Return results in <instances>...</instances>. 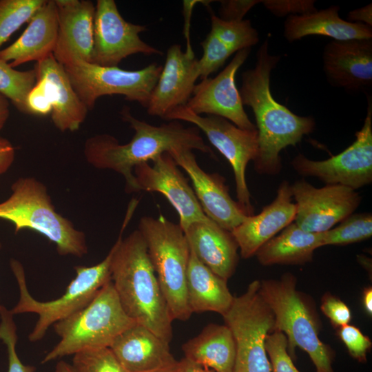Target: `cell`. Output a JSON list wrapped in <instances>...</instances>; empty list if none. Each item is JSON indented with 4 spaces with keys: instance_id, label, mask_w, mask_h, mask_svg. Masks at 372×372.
<instances>
[{
    "instance_id": "obj_7",
    "label": "cell",
    "mask_w": 372,
    "mask_h": 372,
    "mask_svg": "<svg viewBox=\"0 0 372 372\" xmlns=\"http://www.w3.org/2000/svg\"><path fill=\"white\" fill-rule=\"evenodd\" d=\"M138 231L172 320H187L192 313L187 293V271L190 248L181 227L161 215L141 217Z\"/></svg>"
},
{
    "instance_id": "obj_18",
    "label": "cell",
    "mask_w": 372,
    "mask_h": 372,
    "mask_svg": "<svg viewBox=\"0 0 372 372\" xmlns=\"http://www.w3.org/2000/svg\"><path fill=\"white\" fill-rule=\"evenodd\" d=\"M198 77V59L192 49L183 52L180 45H171L145 107L147 113L165 119L173 110L185 105Z\"/></svg>"
},
{
    "instance_id": "obj_42",
    "label": "cell",
    "mask_w": 372,
    "mask_h": 372,
    "mask_svg": "<svg viewBox=\"0 0 372 372\" xmlns=\"http://www.w3.org/2000/svg\"><path fill=\"white\" fill-rule=\"evenodd\" d=\"M15 157V149L12 143L0 136V174L5 173L12 165Z\"/></svg>"
},
{
    "instance_id": "obj_19",
    "label": "cell",
    "mask_w": 372,
    "mask_h": 372,
    "mask_svg": "<svg viewBox=\"0 0 372 372\" xmlns=\"http://www.w3.org/2000/svg\"><path fill=\"white\" fill-rule=\"evenodd\" d=\"M58 34L53 52L62 65L79 59L91 63L95 6L89 0H54Z\"/></svg>"
},
{
    "instance_id": "obj_34",
    "label": "cell",
    "mask_w": 372,
    "mask_h": 372,
    "mask_svg": "<svg viewBox=\"0 0 372 372\" xmlns=\"http://www.w3.org/2000/svg\"><path fill=\"white\" fill-rule=\"evenodd\" d=\"M73 355L71 365L75 372H128L110 347L86 349Z\"/></svg>"
},
{
    "instance_id": "obj_21",
    "label": "cell",
    "mask_w": 372,
    "mask_h": 372,
    "mask_svg": "<svg viewBox=\"0 0 372 372\" xmlns=\"http://www.w3.org/2000/svg\"><path fill=\"white\" fill-rule=\"evenodd\" d=\"M292 198L291 185L282 181L270 204L258 214L247 216L231 231L242 258L255 256L264 244L294 221L296 207Z\"/></svg>"
},
{
    "instance_id": "obj_27",
    "label": "cell",
    "mask_w": 372,
    "mask_h": 372,
    "mask_svg": "<svg viewBox=\"0 0 372 372\" xmlns=\"http://www.w3.org/2000/svg\"><path fill=\"white\" fill-rule=\"evenodd\" d=\"M339 10L338 6H331L320 11L290 15L284 24V37L289 42L309 35L329 37L335 41L372 39L371 26L342 19Z\"/></svg>"
},
{
    "instance_id": "obj_44",
    "label": "cell",
    "mask_w": 372,
    "mask_h": 372,
    "mask_svg": "<svg viewBox=\"0 0 372 372\" xmlns=\"http://www.w3.org/2000/svg\"><path fill=\"white\" fill-rule=\"evenodd\" d=\"M10 116V103L8 99L0 94V130L4 127Z\"/></svg>"
},
{
    "instance_id": "obj_3",
    "label": "cell",
    "mask_w": 372,
    "mask_h": 372,
    "mask_svg": "<svg viewBox=\"0 0 372 372\" xmlns=\"http://www.w3.org/2000/svg\"><path fill=\"white\" fill-rule=\"evenodd\" d=\"M121 115L134 131L132 139L121 144L110 134H96L85 141L83 153L87 161L95 168L121 174L127 192H138L134 168L152 161L161 154L186 149L214 156L196 126L186 127L178 121L153 125L135 118L127 106L123 107Z\"/></svg>"
},
{
    "instance_id": "obj_43",
    "label": "cell",
    "mask_w": 372,
    "mask_h": 372,
    "mask_svg": "<svg viewBox=\"0 0 372 372\" xmlns=\"http://www.w3.org/2000/svg\"><path fill=\"white\" fill-rule=\"evenodd\" d=\"M372 4L352 10L348 14V21L360 23L371 26L372 25Z\"/></svg>"
},
{
    "instance_id": "obj_4",
    "label": "cell",
    "mask_w": 372,
    "mask_h": 372,
    "mask_svg": "<svg viewBox=\"0 0 372 372\" xmlns=\"http://www.w3.org/2000/svg\"><path fill=\"white\" fill-rule=\"evenodd\" d=\"M260 293L271 309L274 330L287 339V351L292 359L296 347L304 351L316 366V372H334L335 353L319 338L320 320L313 303L296 289V278L291 273L279 279L260 281Z\"/></svg>"
},
{
    "instance_id": "obj_31",
    "label": "cell",
    "mask_w": 372,
    "mask_h": 372,
    "mask_svg": "<svg viewBox=\"0 0 372 372\" xmlns=\"http://www.w3.org/2000/svg\"><path fill=\"white\" fill-rule=\"evenodd\" d=\"M372 236V214L353 213L335 227L322 232V247L346 245L365 240Z\"/></svg>"
},
{
    "instance_id": "obj_47",
    "label": "cell",
    "mask_w": 372,
    "mask_h": 372,
    "mask_svg": "<svg viewBox=\"0 0 372 372\" xmlns=\"http://www.w3.org/2000/svg\"><path fill=\"white\" fill-rule=\"evenodd\" d=\"M184 364L185 360L183 358L172 366L152 372H183Z\"/></svg>"
},
{
    "instance_id": "obj_12",
    "label": "cell",
    "mask_w": 372,
    "mask_h": 372,
    "mask_svg": "<svg viewBox=\"0 0 372 372\" xmlns=\"http://www.w3.org/2000/svg\"><path fill=\"white\" fill-rule=\"evenodd\" d=\"M354 142L338 154L323 161L309 159L298 154L291 161L293 169L303 177H316L325 185H340L357 190L372 182V106Z\"/></svg>"
},
{
    "instance_id": "obj_33",
    "label": "cell",
    "mask_w": 372,
    "mask_h": 372,
    "mask_svg": "<svg viewBox=\"0 0 372 372\" xmlns=\"http://www.w3.org/2000/svg\"><path fill=\"white\" fill-rule=\"evenodd\" d=\"M45 0H0V48Z\"/></svg>"
},
{
    "instance_id": "obj_24",
    "label": "cell",
    "mask_w": 372,
    "mask_h": 372,
    "mask_svg": "<svg viewBox=\"0 0 372 372\" xmlns=\"http://www.w3.org/2000/svg\"><path fill=\"white\" fill-rule=\"evenodd\" d=\"M211 30L200 43L203 55L198 59L201 79L222 67L234 53L251 48L258 43L259 36L250 21H225L211 12Z\"/></svg>"
},
{
    "instance_id": "obj_49",
    "label": "cell",
    "mask_w": 372,
    "mask_h": 372,
    "mask_svg": "<svg viewBox=\"0 0 372 372\" xmlns=\"http://www.w3.org/2000/svg\"><path fill=\"white\" fill-rule=\"evenodd\" d=\"M1 249V244L0 243V249Z\"/></svg>"
},
{
    "instance_id": "obj_39",
    "label": "cell",
    "mask_w": 372,
    "mask_h": 372,
    "mask_svg": "<svg viewBox=\"0 0 372 372\" xmlns=\"http://www.w3.org/2000/svg\"><path fill=\"white\" fill-rule=\"evenodd\" d=\"M320 309L335 328L338 329L347 325L351 321V312L349 307L340 298L329 293L323 296Z\"/></svg>"
},
{
    "instance_id": "obj_36",
    "label": "cell",
    "mask_w": 372,
    "mask_h": 372,
    "mask_svg": "<svg viewBox=\"0 0 372 372\" xmlns=\"http://www.w3.org/2000/svg\"><path fill=\"white\" fill-rule=\"evenodd\" d=\"M265 349L271 372H300L287 351V339L280 331L274 330L267 335Z\"/></svg>"
},
{
    "instance_id": "obj_1",
    "label": "cell",
    "mask_w": 372,
    "mask_h": 372,
    "mask_svg": "<svg viewBox=\"0 0 372 372\" xmlns=\"http://www.w3.org/2000/svg\"><path fill=\"white\" fill-rule=\"evenodd\" d=\"M280 59L269 53L265 40L257 52L255 67L242 74L239 90L242 105L250 107L255 116L258 146L254 165L262 175H278L282 167L281 151L296 146L316 127L313 117L298 116L273 99L270 76Z\"/></svg>"
},
{
    "instance_id": "obj_25",
    "label": "cell",
    "mask_w": 372,
    "mask_h": 372,
    "mask_svg": "<svg viewBox=\"0 0 372 372\" xmlns=\"http://www.w3.org/2000/svg\"><path fill=\"white\" fill-rule=\"evenodd\" d=\"M183 231L190 250L198 259L227 281L238 262V246L231 232L212 220L193 223Z\"/></svg>"
},
{
    "instance_id": "obj_22",
    "label": "cell",
    "mask_w": 372,
    "mask_h": 372,
    "mask_svg": "<svg viewBox=\"0 0 372 372\" xmlns=\"http://www.w3.org/2000/svg\"><path fill=\"white\" fill-rule=\"evenodd\" d=\"M110 349L128 372H152L178 362L169 343L137 323L118 335Z\"/></svg>"
},
{
    "instance_id": "obj_15",
    "label": "cell",
    "mask_w": 372,
    "mask_h": 372,
    "mask_svg": "<svg viewBox=\"0 0 372 372\" xmlns=\"http://www.w3.org/2000/svg\"><path fill=\"white\" fill-rule=\"evenodd\" d=\"M152 162V165L147 162L134 168L138 192L162 194L176 210L183 231L193 223L211 220L203 212L194 189L168 152L158 155Z\"/></svg>"
},
{
    "instance_id": "obj_23",
    "label": "cell",
    "mask_w": 372,
    "mask_h": 372,
    "mask_svg": "<svg viewBox=\"0 0 372 372\" xmlns=\"http://www.w3.org/2000/svg\"><path fill=\"white\" fill-rule=\"evenodd\" d=\"M58 34L54 0H45L34 12L20 37L0 50V59L15 68L30 61L39 62L53 54Z\"/></svg>"
},
{
    "instance_id": "obj_30",
    "label": "cell",
    "mask_w": 372,
    "mask_h": 372,
    "mask_svg": "<svg viewBox=\"0 0 372 372\" xmlns=\"http://www.w3.org/2000/svg\"><path fill=\"white\" fill-rule=\"evenodd\" d=\"M185 358L215 372H234L236 347L225 324H209L182 346Z\"/></svg>"
},
{
    "instance_id": "obj_11",
    "label": "cell",
    "mask_w": 372,
    "mask_h": 372,
    "mask_svg": "<svg viewBox=\"0 0 372 372\" xmlns=\"http://www.w3.org/2000/svg\"><path fill=\"white\" fill-rule=\"evenodd\" d=\"M165 120L188 122L204 132L209 142L226 158L233 169L237 202L247 216L254 215V209L251 203L245 171L248 163L254 161L257 156V130L240 129L220 116L196 114L185 105L173 110Z\"/></svg>"
},
{
    "instance_id": "obj_41",
    "label": "cell",
    "mask_w": 372,
    "mask_h": 372,
    "mask_svg": "<svg viewBox=\"0 0 372 372\" xmlns=\"http://www.w3.org/2000/svg\"><path fill=\"white\" fill-rule=\"evenodd\" d=\"M220 18L225 21H241L248 11L261 1L227 0L220 1Z\"/></svg>"
},
{
    "instance_id": "obj_6",
    "label": "cell",
    "mask_w": 372,
    "mask_h": 372,
    "mask_svg": "<svg viewBox=\"0 0 372 372\" xmlns=\"http://www.w3.org/2000/svg\"><path fill=\"white\" fill-rule=\"evenodd\" d=\"M134 322L123 310L112 280L83 309L53 324L60 341L42 364L86 350L110 347Z\"/></svg>"
},
{
    "instance_id": "obj_46",
    "label": "cell",
    "mask_w": 372,
    "mask_h": 372,
    "mask_svg": "<svg viewBox=\"0 0 372 372\" xmlns=\"http://www.w3.org/2000/svg\"><path fill=\"white\" fill-rule=\"evenodd\" d=\"M185 364L183 372H215L214 370L204 366L196 364L184 358Z\"/></svg>"
},
{
    "instance_id": "obj_10",
    "label": "cell",
    "mask_w": 372,
    "mask_h": 372,
    "mask_svg": "<svg viewBox=\"0 0 372 372\" xmlns=\"http://www.w3.org/2000/svg\"><path fill=\"white\" fill-rule=\"evenodd\" d=\"M63 66L74 91L88 110L94 108L100 97L114 94L122 95L126 100L146 107L163 68L152 63L141 70H127L79 59Z\"/></svg>"
},
{
    "instance_id": "obj_45",
    "label": "cell",
    "mask_w": 372,
    "mask_h": 372,
    "mask_svg": "<svg viewBox=\"0 0 372 372\" xmlns=\"http://www.w3.org/2000/svg\"><path fill=\"white\" fill-rule=\"evenodd\" d=\"M362 304L365 312L372 315V287H367L362 291Z\"/></svg>"
},
{
    "instance_id": "obj_37",
    "label": "cell",
    "mask_w": 372,
    "mask_h": 372,
    "mask_svg": "<svg viewBox=\"0 0 372 372\" xmlns=\"http://www.w3.org/2000/svg\"><path fill=\"white\" fill-rule=\"evenodd\" d=\"M338 329V335L350 355L360 362H365L366 354L372 345L369 338L364 335L359 328L349 324Z\"/></svg>"
},
{
    "instance_id": "obj_40",
    "label": "cell",
    "mask_w": 372,
    "mask_h": 372,
    "mask_svg": "<svg viewBox=\"0 0 372 372\" xmlns=\"http://www.w3.org/2000/svg\"><path fill=\"white\" fill-rule=\"evenodd\" d=\"M261 2L277 17L301 15L317 10L313 0H265Z\"/></svg>"
},
{
    "instance_id": "obj_13",
    "label": "cell",
    "mask_w": 372,
    "mask_h": 372,
    "mask_svg": "<svg viewBox=\"0 0 372 372\" xmlns=\"http://www.w3.org/2000/svg\"><path fill=\"white\" fill-rule=\"evenodd\" d=\"M296 207L294 223L311 233L327 231L360 206L362 196L354 189L340 185L317 188L302 178L291 185Z\"/></svg>"
},
{
    "instance_id": "obj_38",
    "label": "cell",
    "mask_w": 372,
    "mask_h": 372,
    "mask_svg": "<svg viewBox=\"0 0 372 372\" xmlns=\"http://www.w3.org/2000/svg\"><path fill=\"white\" fill-rule=\"evenodd\" d=\"M25 105L27 113L38 116L51 114L52 105L45 81L36 77V83L27 94Z\"/></svg>"
},
{
    "instance_id": "obj_14",
    "label": "cell",
    "mask_w": 372,
    "mask_h": 372,
    "mask_svg": "<svg viewBox=\"0 0 372 372\" xmlns=\"http://www.w3.org/2000/svg\"><path fill=\"white\" fill-rule=\"evenodd\" d=\"M146 30L143 25L125 21L114 0H98L94 19V45L91 63L101 66H118L127 56L163 52L139 37Z\"/></svg>"
},
{
    "instance_id": "obj_32",
    "label": "cell",
    "mask_w": 372,
    "mask_h": 372,
    "mask_svg": "<svg viewBox=\"0 0 372 372\" xmlns=\"http://www.w3.org/2000/svg\"><path fill=\"white\" fill-rule=\"evenodd\" d=\"M36 83L34 69L19 71L0 59V94L10 100L20 112L28 114L25 100Z\"/></svg>"
},
{
    "instance_id": "obj_9",
    "label": "cell",
    "mask_w": 372,
    "mask_h": 372,
    "mask_svg": "<svg viewBox=\"0 0 372 372\" xmlns=\"http://www.w3.org/2000/svg\"><path fill=\"white\" fill-rule=\"evenodd\" d=\"M223 317L235 342L234 372H271L265 340L274 331L275 320L260 293V280L252 281L245 293L234 297Z\"/></svg>"
},
{
    "instance_id": "obj_2",
    "label": "cell",
    "mask_w": 372,
    "mask_h": 372,
    "mask_svg": "<svg viewBox=\"0 0 372 372\" xmlns=\"http://www.w3.org/2000/svg\"><path fill=\"white\" fill-rule=\"evenodd\" d=\"M138 203L136 198L129 203L119 236L113 245L111 280L126 314L169 344L173 320L149 259L145 241L138 229L123 239V233Z\"/></svg>"
},
{
    "instance_id": "obj_35",
    "label": "cell",
    "mask_w": 372,
    "mask_h": 372,
    "mask_svg": "<svg viewBox=\"0 0 372 372\" xmlns=\"http://www.w3.org/2000/svg\"><path fill=\"white\" fill-rule=\"evenodd\" d=\"M13 314L0 304V340L6 344L8 359V372H35L36 368L22 363L16 351L17 327Z\"/></svg>"
},
{
    "instance_id": "obj_20",
    "label": "cell",
    "mask_w": 372,
    "mask_h": 372,
    "mask_svg": "<svg viewBox=\"0 0 372 372\" xmlns=\"http://www.w3.org/2000/svg\"><path fill=\"white\" fill-rule=\"evenodd\" d=\"M323 70L333 86L352 92L372 85V39L335 41L324 48Z\"/></svg>"
},
{
    "instance_id": "obj_8",
    "label": "cell",
    "mask_w": 372,
    "mask_h": 372,
    "mask_svg": "<svg viewBox=\"0 0 372 372\" xmlns=\"http://www.w3.org/2000/svg\"><path fill=\"white\" fill-rule=\"evenodd\" d=\"M113 254L114 247L99 263L90 267L76 266V276L65 293L56 299L46 302L39 301L32 296L27 287L23 266L18 260H11L10 267L19 289V300L10 311L13 315L33 313L39 316L28 335L30 342L41 340L52 325L79 311L92 300L99 291L111 280Z\"/></svg>"
},
{
    "instance_id": "obj_48",
    "label": "cell",
    "mask_w": 372,
    "mask_h": 372,
    "mask_svg": "<svg viewBox=\"0 0 372 372\" xmlns=\"http://www.w3.org/2000/svg\"><path fill=\"white\" fill-rule=\"evenodd\" d=\"M55 372H75L71 365L64 360H60L56 365Z\"/></svg>"
},
{
    "instance_id": "obj_5",
    "label": "cell",
    "mask_w": 372,
    "mask_h": 372,
    "mask_svg": "<svg viewBox=\"0 0 372 372\" xmlns=\"http://www.w3.org/2000/svg\"><path fill=\"white\" fill-rule=\"evenodd\" d=\"M12 194L0 203V219L14 225L15 233L28 229L54 242L61 256L81 258L87 253L85 235L56 211L46 187L32 177L20 178Z\"/></svg>"
},
{
    "instance_id": "obj_28",
    "label": "cell",
    "mask_w": 372,
    "mask_h": 372,
    "mask_svg": "<svg viewBox=\"0 0 372 372\" xmlns=\"http://www.w3.org/2000/svg\"><path fill=\"white\" fill-rule=\"evenodd\" d=\"M187 293L192 313L212 311L223 316L234 298L227 280L203 264L191 250L187 271Z\"/></svg>"
},
{
    "instance_id": "obj_16",
    "label": "cell",
    "mask_w": 372,
    "mask_h": 372,
    "mask_svg": "<svg viewBox=\"0 0 372 372\" xmlns=\"http://www.w3.org/2000/svg\"><path fill=\"white\" fill-rule=\"evenodd\" d=\"M251 48L237 52L230 63L214 78H206L195 85L192 96L185 106L194 113L207 114L223 117L238 127L256 130V125L247 115L235 76L240 67L245 63Z\"/></svg>"
},
{
    "instance_id": "obj_29",
    "label": "cell",
    "mask_w": 372,
    "mask_h": 372,
    "mask_svg": "<svg viewBox=\"0 0 372 372\" xmlns=\"http://www.w3.org/2000/svg\"><path fill=\"white\" fill-rule=\"evenodd\" d=\"M322 233L301 229L293 222L264 244L256 252L260 264L301 265L313 260L314 251L322 247Z\"/></svg>"
},
{
    "instance_id": "obj_26",
    "label": "cell",
    "mask_w": 372,
    "mask_h": 372,
    "mask_svg": "<svg viewBox=\"0 0 372 372\" xmlns=\"http://www.w3.org/2000/svg\"><path fill=\"white\" fill-rule=\"evenodd\" d=\"M36 77L45 81L51 101V118L61 132H74L84 122L89 111L74 91L64 67L53 54L37 62Z\"/></svg>"
},
{
    "instance_id": "obj_17",
    "label": "cell",
    "mask_w": 372,
    "mask_h": 372,
    "mask_svg": "<svg viewBox=\"0 0 372 372\" xmlns=\"http://www.w3.org/2000/svg\"><path fill=\"white\" fill-rule=\"evenodd\" d=\"M169 154L189 176L196 196L210 220L229 231L245 220L248 216L229 195L225 179L222 176L203 170L192 150L175 149Z\"/></svg>"
}]
</instances>
